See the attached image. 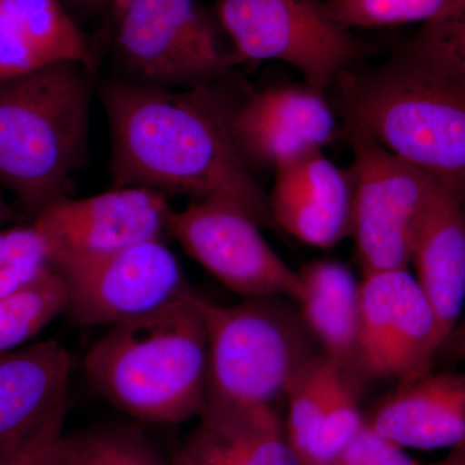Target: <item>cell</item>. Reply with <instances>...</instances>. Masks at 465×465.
Returning a JSON list of instances; mask_svg holds the SVG:
<instances>
[{"mask_svg": "<svg viewBox=\"0 0 465 465\" xmlns=\"http://www.w3.org/2000/svg\"><path fill=\"white\" fill-rule=\"evenodd\" d=\"M105 11L119 81L192 90L225 81L238 65L198 0H112Z\"/></svg>", "mask_w": 465, "mask_h": 465, "instance_id": "obj_6", "label": "cell"}, {"mask_svg": "<svg viewBox=\"0 0 465 465\" xmlns=\"http://www.w3.org/2000/svg\"><path fill=\"white\" fill-rule=\"evenodd\" d=\"M353 162V231L362 275L407 269L416 231L443 185L365 134L345 131Z\"/></svg>", "mask_w": 465, "mask_h": 465, "instance_id": "obj_8", "label": "cell"}, {"mask_svg": "<svg viewBox=\"0 0 465 465\" xmlns=\"http://www.w3.org/2000/svg\"><path fill=\"white\" fill-rule=\"evenodd\" d=\"M61 277L69 295L65 314L78 326L125 323L191 289L163 240L142 242Z\"/></svg>", "mask_w": 465, "mask_h": 465, "instance_id": "obj_12", "label": "cell"}, {"mask_svg": "<svg viewBox=\"0 0 465 465\" xmlns=\"http://www.w3.org/2000/svg\"><path fill=\"white\" fill-rule=\"evenodd\" d=\"M363 419L351 376L341 371L333 381L316 445L307 465H321L338 455L363 430Z\"/></svg>", "mask_w": 465, "mask_h": 465, "instance_id": "obj_26", "label": "cell"}, {"mask_svg": "<svg viewBox=\"0 0 465 465\" xmlns=\"http://www.w3.org/2000/svg\"><path fill=\"white\" fill-rule=\"evenodd\" d=\"M66 412H56L16 448L3 452L0 465H72L64 433Z\"/></svg>", "mask_w": 465, "mask_h": 465, "instance_id": "obj_28", "label": "cell"}, {"mask_svg": "<svg viewBox=\"0 0 465 465\" xmlns=\"http://www.w3.org/2000/svg\"><path fill=\"white\" fill-rule=\"evenodd\" d=\"M96 57L64 0H0V82Z\"/></svg>", "mask_w": 465, "mask_h": 465, "instance_id": "obj_16", "label": "cell"}, {"mask_svg": "<svg viewBox=\"0 0 465 465\" xmlns=\"http://www.w3.org/2000/svg\"><path fill=\"white\" fill-rule=\"evenodd\" d=\"M220 84L168 90L119 79L103 84L99 94L112 136L113 188L137 186L168 198L228 203L260 226L273 228L269 193L235 146V103Z\"/></svg>", "mask_w": 465, "mask_h": 465, "instance_id": "obj_1", "label": "cell"}, {"mask_svg": "<svg viewBox=\"0 0 465 465\" xmlns=\"http://www.w3.org/2000/svg\"><path fill=\"white\" fill-rule=\"evenodd\" d=\"M443 344L433 309L409 269L363 275L358 375L410 384L430 374Z\"/></svg>", "mask_w": 465, "mask_h": 465, "instance_id": "obj_10", "label": "cell"}, {"mask_svg": "<svg viewBox=\"0 0 465 465\" xmlns=\"http://www.w3.org/2000/svg\"><path fill=\"white\" fill-rule=\"evenodd\" d=\"M72 357L56 341L0 354V455L67 409Z\"/></svg>", "mask_w": 465, "mask_h": 465, "instance_id": "obj_15", "label": "cell"}, {"mask_svg": "<svg viewBox=\"0 0 465 465\" xmlns=\"http://www.w3.org/2000/svg\"><path fill=\"white\" fill-rule=\"evenodd\" d=\"M397 54L428 74L465 91V0L424 24Z\"/></svg>", "mask_w": 465, "mask_h": 465, "instance_id": "obj_23", "label": "cell"}, {"mask_svg": "<svg viewBox=\"0 0 465 465\" xmlns=\"http://www.w3.org/2000/svg\"><path fill=\"white\" fill-rule=\"evenodd\" d=\"M173 211L166 195L124 186L81 200L60 198L33 225L45 238L52 268L63 275L142 242L163 240Z\"/></svg>", "mask_w": 465, "mask_h": 465, "instance_id": "obj_9", "label": "cell"}, {"mask_svg": "<svg viewBox=\"0 0 465 465\" xmlns=\"http://www.w3.org/2000/svg\"><path fill=\"white\" fill-rule=\"evenodd\" d=\"M321 465H423L366 423L344 449Z\"/></svg>", "mask_w": 465, "mask_h": 465, "instance_id": "obj_29", "label": "cell"}, {"mask_svg": "<svg viewBox=\"0 0 465 465\" xmlns=\"http://www.w3.org/2000/svg\"><path fill=\"white\" fill-rule=\"evenodd\" d=\"M50 268L47 244L35 226L0 228V298L23 289Z\"/></svg>", "mask_w": 465, "mask_h": 465, "instance_id": "obj_27", "label": "cell"}, {"mask_svg": "<svg viewBox=\"0 0 465 465\" xmlns=\"http://www.w3.org/2000/svg\"><path fill=\"white\" fill-rule=\"evenodd\" d=\"M231 128L235 146L252 173L275 170L311 150L323 149L338 134L329 100L305 84L252 92L235 103Z\"/></svg>", "mask_w": 465, "mask_h": 465, "instance_id": "obj_13", "label": "cell"}, {"mask_svg": "<svg viewBox=\"0 0 465 465\" xmlns=\"http://www.w3.org/2000/svg\"><path fill=\"white\" fill-rule=\"evenodd\" d=\"M216 17L238 65L281 61L322 94L375 52L330 15L324 0H217Z\"/></svg>", "mask_w": 465, "mask_h": 465, "instance_id": "obj_7", "label": "cell"}, {"mask_svg": "<svg viewBox=\"0 0 465 465\" xmlns=\"http://www.w3.org/2000/svg\"><path fill=\"white\" fill-rule=\"evenodd\" d=\"M461 203H463L465 216V198L461 201ZM446 344H450V351H452L454 356L465 361V316L463 321L459 322L457 329H455L454 332L451 333V336H450ZM445 345H443V347H445Z\"/></svg>", "mask_w": 465, "mask_h": 465, "instance_id": "obj_30", "label": "cell"}, {"mask_svg": "<svg viewBox=\"0 0 465 465\" xmlns=\"http://www.w3.org/2000/svg\"><path fill=\"white\" fill-rule=\"evenodd\" d=\"M72 465H171L145 434L131 425H108L66 434Z\"/></svg>", "mask_w": 465, "mask_h": 465, "instance_id": "obj_24", "label": "cell"}, {"mask_svg": "<svg viewBox=\"0 0 465 465\" xmlns=\"http://www.w3.org/2000/svg\"><path fill=\"white\" fill-rule=\"evenodd\" d=\"M183 448L198 465H302L272 405L207 403Z\"/></svg>", "mask_w": 465, "mask_h": 465, "instance_id": "obj_19", "label": "cell"}, {"mask_svg": "<svg viewBox=\"0 0 465 465\" xmlns=\"http://www.w3.org/2000/svg\"><path fill=\"white\" fill-rule=\"evenodd\" d=\"M18 220V213L0 198V228H5Z\"/></svg>", "mask_w": 465, "mask_h": 465, "instance_id": "obj_31", "label": "cell"}, {"mask_svg": "<svg viewBox=\"0 0 465 465\" xmlns=\"http://www.w3.org/2000/svg\"><path fill=\"white\" fill-rule=\"evenodd\" d=\"M336 108L345 131L371 137L465 198V91L396 54L339 78Z\"/></svg>", "mask_w": 465, "mask_h": 465, "instance_id": "obj_4", "label": "cell"}, {"mask_svg": "<svg viewBox=\"0 0 465 465\" xmlns=\"http://www.w3.org/2000/svg\"><path fill=\"white\" fill-rule=\"evenodd\" d=\"M330 15L349 27H390L436 20L460 0H324Z\"/></svg>", "mask_w": 465, "mask_h": 465, "instance_id": "obj_25", "label": "cell"}, {"mask_svg": "<svg viewBox=\"0 0 465 465\" xmlns=\"http://www.w3.org/2000/svg\"><path fill=\"white\" fill-rule=\"evenodd\" d=\"M168 234L232 292L246 298L286 296L299 302L304 287L241 208L220 202H191L173 211Z\"/></svg>", "mask_w": 465, "mask_h": 465, "instance_id": "obj_11", "label": "cell"}, {"mask_svg": "<svg viewBox=\"0 0 465 465\" xmlns=\"http://www.w3.org/2000/svg\"><path fill=\"white\" fill-rule=\"evenodd\" d=\"M92 73L64 63L0 82V183L33 217L67 197L84 166Z\"/></svg>", "mask_w": 465, "mask_h": 465, "instance_id": "obj_3", "label": "cell"}, {"mask_svg": "<svg viewBox=\"0 0 465 465\" xmlns=\"http://www.w3.org/2000/svg\"><path fill=\"white\" fill-rule=\"evenodd\" d=\"M274 173L269 203L275 226L320 249H329L351 235V177L324 157L323 149L284 162Z\"/></svg>", "mask_w": 465, "mask_h": 465, "instance_id": "obj_14", "label": "cell"}, {"mask_svg": "<svg viewBox=\"0 0 465 465\" xmlns=\"http://www.w3.org/2000/svg\"><path fill=\"white\" fill-rule=\"evenodd\" d=\"M170 460L171 465H198L193 460L191 455L188 454V451H186L183 446L177 449L176 451L171 455Z\"/></svg>", "mask_w": 465, "mask_h": 465, "instance_id": "obj_33", "label": "cell"}, {"mask_svg": "<svg viewBox=\"0 0 465 465\" xmlns=\"http://www.w3.org/2000/svg\"><path fill=\"white\" fill-rule=\"evenodd\" d=\"M452 450H454V451L450 454L449 458L434 465H465V443Z\"/></svg>", "mask_w": 465, "mask_h": 465, "instance_id": "obj_32", "label": "cell"}, {"mask_svg": "<svg viewBox=\"0 0 465 465\" xmlns=\"http://www.w3.org/2000/svg\"><path fill=\"white\" fill-rule=\"evenodd\" d=\"M206 322V405H272L321 351L298 302L286 296L246 298L223 307L198 295Z\"/></svg>", "mask_w": 465, "mask_h": 465, "instance_id": "obj_5", "label": "cell"}, {"mask_svg": "<svg viewBox=\"0 0 465 465\" xmlns=\"http://www.w3.org/2000/svg\"><path fill=\"white\" fill-rule=\"evenodd\" d=\"M367 424L402 449H455L465 443V372L427 374L400 385Z\"/></svg>", "mask_w": 465, "mask_h": 465, "instance_id": "obj_18", "label": "cell"}, {"mask_svg": "<svg viewBox=\"0 0 465 465\" xmlns=\"http://www.w3.org/2000/svg\"><path fill=\"white\" fill-rule=\"evenodd\" d=\"M304 295L298 302L302 320L321 351L351 379L358 375L360 282L348 266L317 260L300 269Z\"/></svg>", "mask_w": 465, "mask_h": 465, "instance_id": "obj_20", "label": "cell"}, {"mask_svg": "<svg viewBox=\"0 0 465 465\" xmlns=\"http://www.w3.org/2000/svg\"><path fill=\"white\" fill-rule=\"evenodd\" d=\"M69 11L91 12V0H64Z\"/></svg>", "mask_w": 465, "mask_h": 465, "instance_id": "obj_34", "label": "cell"}, {"mask_svg": "<svg viewBox=\"0 0 465 465\" xmlns=\"http://www.w3.org/2000/svg\"><path fill=\"white\" fill-rule=\"evenodd\" d=\"M411 262L446 344L465 308V216L461 198L445 183L416 231Z\"/></svg>", "mask_w": 465, "mask_h": 465, "instance_id": "obj_17", "label": "cell"}, {"mask_svg": "<svg viewBox=\"0 0 465 465\" xmlns=\"http://www.w3.org/2000/svg\"><path fill=\"white\" fill-rule=\"evenodd\" d=\"M208 339L189 289L153 313L113 326L84 358L94 391L140 421L180 424L206 406Z\"/></svg>", "mask_w": 465, "mask_h": 465, "instance_id": "obj_2", "label": "cell"}, {"mask_svg": "<svg viewBox=\"0 0 465 465\" xmlns=\"http://www.w3.org/2000/svg\"><path fill=\"white\" fill-rule=\"evenodd\" d=\"M341 371L344 370L321 351L293 376L284 391L289 402L284 425L302 465L312 457L330 391Z\"/></svg>", "mask_w": 465, "mask_h": 465, "instance_id": "obj_22", "label": "cell"}, {"mask_svg": "<svg viewBox=\"0 0 465 465\" xmlns=\"http://www.w3.org/2000/svg\"><path fill=\"white\" fill-rule=\"evenodd\" d=\"M67 302L65 281L54 268L0 298V354L23 348L54 318L65 314Z\"/></svg>", "mask_w": 465, "mask_h": 465, "instance_id": "obj_21", "label": "cell"}]
</instances>
